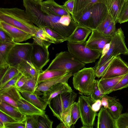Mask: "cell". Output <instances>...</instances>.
Returning <instances> with one entry per match:
<instances>
[{
    "label": "cell",
    "instance_id": "1",
    "mask_svg": "<svg viewBox=\"0 0 128 128\" xmlns=\"http://www.w3.org/2000/svg\"><path fill=\"white\" fill-rule=\"evenodd\" d=\"M0 20L24 30L32 37L39 28L32 22L25 10L16 7L0 8Z\"/></svg>",
    "mask_w": 128,
    "mask_h": 128
},
{
    "label": "cell",
    "instance_id": "2",
    "mask_svg": "<svg viewBox=\"0 0 128 128\" xmlns=\"http://www.w3.org/2000/svg\"><path fill=\"white\" fill-rule=\"evenodd\" d=\"M85 66V64L78 60L68 51H62L56 54L46 70L66 71L73 75Z\"/></svg>",
    "mask_w": 128,
    "mask_h": 128
},
{
    "label": "cell",
    "instance_id": "3",
    "mask_svg": "<svg viewBox=\"0 0 128 128\" xmlns=\"http://www.w3.org/2000/svg\"><path fill=\"white\" fill-rule=\"evenodd\" d=\"M73 76L72 83L74 88L80 94L90 95L93 92L96 81L94 68L84 67Z\"/></svg>",
    "mask_w": 128,
    "mask_h": 128
},
{
    "label": "cell",
    "instance_id": "4",
    "mask_svg": "<svg viewBox=\"0 0 128 128\" xmlns=\"http://www.w3.org/2000/svg\"><path fill=\"white\" fill-rule=\"evenodd\" d=\"M124 32L121 28H119L112 38L107 52L103 56L100 58L93 67L94 70L113 57H116L121 54H128V48L126 46Z\"/></svg>",
    "mask_w": 128,
    "mask_h": 128
},
{
    "label": "cell",
    "instance_id": "5",
    "mask_svg": "<svg viewBox=\"0 0 128 128\" xmlns=\"http://www.w3.org/2000/svg\"><path fill=\"white\" fill-rule=\"evenodd\" d=\"M68 50L81 62L88 64L94 62L102 52L88 46L86 42L81 43L67 42Z\"/></svg>",
    "mask_w": 128,
    "mask_h": 128
},
{
    "label": "cell",
    "instance_id": "6",
    "mask_svg": "<svg viewBox=\"0 0 128 128\" xmlns=\"http://www.w3.org/2000/svg\"><path fill=\"white\" fill-rule=\"evenodd\" d=\"M77 95L73 91L64 92L53 98L48 104L54 116L61 122L63 114L74 103Z\"/></svg>",
    "mask_w": 128,
    "mask_h": 128
},
{
    "label": "cell",
    "instance_id": "7",
    "mask_svg": "<svg viewBox=\"0 0 128 128\" xmlns=\"http://www.w3.org/2000/svg\"><path fill=\"white\" fill-rule=\"evenodd\" d=\"M95 102L90 95L86 96L81 94L78 97V102L80 109V119L82 126L81 128H93L96 112L92 109V106Z\"/></svg>",
    "mask_w": 128,
    "mask_h": 128
},
{
    "label": "cell",
    "instance_id": "8",
    "mask_svg": "<svg viewBox=\"0 0 128 128\" xmlns=\"http://www.w3.org/2000/svg\"><path fill=\"white\" fill-rule=\"evenodd\" d=\"M32 43H16L10 50L7 61L9 66L16 67L22 60L30 61Z\"/></svg>",
    "mask_w": 128,
    "mask_h": 128
},
{
    "label": "cell",
    "instance_id": "9",
    "mask_svg": "<svg viewBox=\"0 0 128 128\" xmlns=\"http://www.w3.org/2000/svg\"><path fill=\"white\" fill-rule=\"evenodd\" d=\"M30 61L37 68L42 70L49 61L48 48L51 44H41L33 42Z\"/></svg>",
    "mask_w": 128,
    "mask_h": 128
},
{
    "label": "cell",
    "instance_id": "10",
    "mask_svg": "<svg viewBox=\"0 0 128 128\" xmlns=\"http://www.w3.org/2000/svg\"><path fill=\"white\" fill-rule=\"evenodd\" d=\"M128 72V64L119 55L114 58L106 73L100 79L120 76Z\"/></svg>",
    "mask_w": 128,
    "mask_h": 128
},
{
    "label": "cell",
    "instance_id": "11",
    "mask_svg": "<svg viewBox=\"0 0 128 128\" xmlns=\"http://www.w3.org/2000/svg\"><path fill=\"white\" fill-rule=\"evenodd\" d=\"M112 38L104 35L96 29L92 30L90 35L86 42V45L90 48L102 52L107 44L110 42Z\"/></svg>",
    "mask_w": 128,
    "mask_h": 128
},
{
    "label": "cell",
    "instance_id": "12",
    "mask_svg": "<svg viewBox=\"0 0 128 128\" xmlns=\"http://www.w3.org/2000/svg\"><path fill=\"white\" fill-rule=\"evenodd\" d=\"M90 10V21L91 28L96 29L108 14L106 4L97 3L89 7Z\"/></svg>",
    "mask_w": 128,
    "mask_h": 128
},
{
    "label": "cell",
    "instance_id": "13",
    "mask_svg": "<svg viewBox=\"0 0 128 128\" xmlns=\"http://www.w3.org/2000/svg\"><path fill=\"white\" fill-rule=\"evenodd\" d=\"M0 28L6 32L16 43L26 40L32 37L31 34L24 30L1 20Z\"/></svg>",
    "mask_w": 128,
    "mask_h": 128
},
{
    "label": "cell",
    "instance_id": "14",
    "mask_svg": "<svg viewBox=\"0 0 128 128\" xmlns=\"http://www.w3.org/2000/svg\"><path fill=\"white\" fill-rule=\"evenodd\" d=\"M42 10L46 14L61 16L70 14L63 5H60L54 0H46L40 2Z\"/></svg>",
    "mask_w": 128,
    "mask_h": 128
},
{
    "label": "cell",
    "instance_id": "15",
    "mask_svg": "<svg viewBox=\"0 0 128 128\" xmlns=\"http://www.w3.org/2000/svg\"><path fill=\"white\" fill-rule=\"evenodd\" d=\"M17 68L20 72L28 79L38 80L39 74L43 71L37 68L30 60H22L18 64Z\"/></svg>",
    "mask_w": 128,
    "mask_h": 128
},
{
    "label": "cell",
    "instance_id": "16",
    "mask_svg": "<svg viewBox=\"0 0 128 128\" xmlns=\"http://www.w3.org/2000/svg\"><path fill=\"white\" fill-rule=\"evenodd\" d=\"M22 97L19 90L15 86L0 91V101L17 108V102Z\"/></svg>",
    "mask_w": 128,
    "mask_h": 128
},
{
    "label": "cell",
    "instance_id": "17",
    "mask_svg": "<svg viewBox=\"0 0 128 128\" xmlns=\"http://www.w3.org/2000/svg\"><path fill=\"white\" fill-rule=\"evenodd\" d=\"M72 91L67 82H60L54 85L48 90L43 92L42 98L48 104L52 99L59 94Z\"/></svg>",
    "mask_w": 128,
    "mask_h": 128
},
{
    "label": "cell",
    "instance_id": "18",
    "mask_svg": "<svg viewBox=\"0 0 128 128\" xmlns=\"http://www.w3.org/2000/svg\"><path fill=\"white\" fill-rule=\"evenodd\" d=\"M92 30L90 28L78 25L72 33L66 39V41L74 43L85 42Z\"/></svg>",
    "mask_w": 128,
    "mask_h": 128
},
{
    "label": "cell",
    "instance_id": "19",
    "mask_svg": "<svg viewBox=\"0 0 128 128\" xmlns=\"http://www.w3.org/2000/svg\"><path fill=\"white\" fill-rule=\"evenodd\" d=\"M98 128H116V120L112 116L107 109L102 107L98 114Z\"/></svg>",
    "mask_w": 128,
    "mask_h": 128
},
{
    "label": "cell",
    "instance_id": "20",
    "mask_svg": "<svg viewBox=\"0 0 128 128\" xmlns=\"http://www.w3.org/2000/svg\"><path fill=\"white\" fill-rule=\"evenodd\" d=\"M18 107L20 112L24 115H41L45 114V110L36 107L25 99L22 96L17 102Z\"/></svg>",
    "mask_w": 128,
    "mask_h": 128
},
{
    "label": "cell",
    "instance_id": "21",
    "mask_svg": "<svg viewBox=\"0 0 128 128\" xmlns=\"http://www.w3.org/2000/svg\"><path fill=\"white\" fill-rule=\"evenodd\" d=\"M73 76L71 73H69L63 76L56 77L41 82L38 84L35 91L44 92L54 85L62 82H67L69 78Z\"/></svg>",
    "mask_w": 128,
    "mask_h": 128
},
{
    "label": "cell",
    "instance_id": "22",
    "mask_svg": "<svg viewBox=\"0 0 128 128\" xmlns=\"http://www.w3.org/2000/svg\"><path fill=\"white\" fill-rule=\"evenodd\" d=\"M0 110L10 116L18 122H25L26 116L23 114L17 108L0 101Z\"/></svg>",
    "mask_w": 128,
    "mask_h": 128
},
{
    "label": "cell",
    "instance_id": "23",
    "mask_svg": "<svg viewBox=\"0 0 128 128\" xmlns=\"http://www.w3.org/2000/svg\"><path fill=\"white\" fill-rule=\"evenodd\" d=\"M19 91L22 96L27 100L38 108L45 110L48 104L42 98L40 97L35 93Z\"/></svg>",
    "mask_w": 128,
    "mask_h": 128
},
{
    "label": "cell",
    "instance_id": "24",
    "mask_svg": "<svg viewBox=\"0 0 128 128\" xmlns=\"http://www.w3.org/2000/svg\"><path fill=\"white\" fill-rule=\"evenodd\" d=\"M124 75L115 77L100 79L98 80V85L101 92L104 95L108 94V92L117 84Z\"/></svg>",
    "mask_w": 128,
    "mask_h": 128
},
{
    "label": "cell",
    "instance_id": "25",
    "mask_svg": "<svg viewBox=\"0 0 128 128\" xmlns=\"http://www.w3.org/2000/svg\"><path fill=\"white\" fill-rule=\"evenodd\" d=\"M16 42H0V70H6L9 66L7 60L11 49Z\"/></svg>",
    "mask_w": 128,
    "mask_h": 128
},
{
    "label": "cell",
    "instance_id": "26",
    "mask_svg": "<svg viewBox=\"0 0 128 128\" xmlns=\"http://www.w3.org/2000/svg\"><path fill=\"white\" fill-rule=\"evenodd\" d=\"M124 0H106V4L108 13L116 23Z\"/></svg>",
    "mask_w": 128,
    "mask_h": 128
},
{
    "label": "cell",
    "instance_id": "27",
    "mask_svg": "<svg viewBox=\"0 0 128 128\" xmlns=\"http://www.w3.org/2000/svg\"><path fill=\"white\" fill-rule=\"evenodd\" d=\"M108 106L107 108L112 116L115 120L117 119L121 114L123 107L118 102L116 97L107 96Z\"/></svg>",
    "mask_w": 128,
    "mask_h": 128
},
{
    "label": "cell",
    "instance_id": "28",
    "mask_svg": "<svg viewBox=\"0 0 128 128\" xmlns=\"http://www.w3.org/2000/svg\"><path fill=\"white\" fill-rule=\"evenodd\" d=\"M69 73L70 72L64 70H45L39 74L37 80L38 84L42 82L63 76Z\"/></svg>",
    "mask_w": 128,
    "mask_h": 128
},
{
    "label": "cell",
    "instance_id": "29",
    "mask_svg": "<svg viewBox=\"0 0 128 128\" xmlns=\"http://www.w3.org/2000/svg\"><path fill=\"white\" fill-rule=\"evenodd\" d=\"M19 72L16 67L9 66L2 77L0 79V88L3 86Z\"/></svg>",
    "mask_w": 128,
    "mask_h": 128
},
{
    "label": "cell",
    "instance_id": "30",
    "mask_svg": "<svg viewBox=\"0 0 128 128\" xmlns=\"http://www.w3.org/2000/svg\"><path fill=\"white\" fill-rule=\"evenodd\" d=\"M128 22V0H124L118 16L117 22L120 24Z\"/></svg>",
    "mask_w": 128,
    "mask_h": 128
},
{
    "label": "cell",
    "instance_id": "31",
    "mask_svg": "<svg viewBox=\"0 0 128 128\" xmlns=\"http://www.w3.org/2000/svg\"><path fill=\"white\" fill-rule=\"evenodd\" d=\"M37 80L34 79H28L24 85L18 89L19 91L34 93L38 84Z\"/></svg>",
    "mask_w": 128,
    "mask_h": 128
},
{
    "label": "cell",
    "instance_id": "32",
    "mask_svg": "<svg viewBox=\"0 0 128 128\" xmlns=\"http://www.w3.org/2000/svg\"><path fill=\"white\" fill-rule=\"evenodd\" d=\"M53 122L45 114L39 115L38 128H52Z\"/></svg>",
    "mask_w": 128,
    "mask_h": 128
},
{
    "label": "cell",
    "instance_id": "33",
    "mask_svg": "<svg viewBox=\"0 0 128 128\" xmlns=\"http://www.w3.org/2000/svg\"><path fill=\"white\" fill-rule=\"evenodd\" d=\"M34 37L51 44H57L56 42L46 32L40 28H39Z\"/></svg>",
    "mask_w": 128,
    "mask_h": 128
},
{
    "label": "cell",
    "instance_id": "34",
    "mask_svg": "<svg viewBox=\"0 0 128 128\" xmlns=\"http://www.w3.org/2000/svg\"><path fill=\"white\" fill-rule=\"evenodd\" d=\"M46 32L56 42L60 43L66 41V39L60 34L49 28H40Z\"/></svg>",
    "mask_w": 128,
    "mask_h": 128
},
{
    "label": "cell",
    "instance_id": "35",
    "mask_svg": "<svg viewBox=\"0 0 128 128\" xmlns=\"http://www.w3.org/2000/svg\"><path fill=\"white\" fill-rule=\"evenodd\" d=\"M128 87V72L124 74L117 84L108 92V94L113 91L121 90Z\"/></svg>",
    "mask_w": 128,
    "mask_h": 128
},
{
    "label": "cell",
    "instance_id": "36",
    "mask_svg": "<svg viewBox=\"0 0 128 128\" xmlns=\"http://www.w3.org/2000/svg\"><path fill=\"white\" fill-rule=\"evenodd\" d=\"M116 128H128V112L123 113L116 120Z\"/></svg>",
    "mask_w": 128,
    "mask_h": 128
},
{
    "label": "cell",
    "instance_id": "37",
    "mask_svg": "<svg viewBox=\"0 0 128 128\" xmlns=\"http://www.w3.org/2000/svg\"><path fill=\"white\" fill-rule=\"evenodd\" d=\"M39 115L26 116V128H38V120Z\"/></svg>",
    "mask_w": 128,
    "mask_h": 128
},
{
    "label": "cell",
    "instance_id": "38",
    "mask_svg": "<svg viewBox=\"0 0 128 128\" xmlns=\"http://www.w3.org/2000/svg\"><path fill=\"white\" fill-rule=\"evenodd\" d=\"M73 104L63 114L62 122L66 128H70L72 124L71 118V110Z\"/></svg>",
    "mask_w": 128,
    "mask_h": 128
},
{
    "label": "cell",
    "instance_id": "39",
    "mask_svg": "<svg viewBox=\"0 0 128 128\" xmlns=\"http://www.w3.org/2000/svg\"><path fill=\"white\" fill-rule=\"evenodd\" d=\"M114 57H112L99 68L94 70L96 77L98 78L102 77L104 74L110 64Z\"/></svg>",
    "mask_w": 128,
    "mask_h": 128
},
{
    "label": "cell",
    "instance_id": "40",
    "mask_svg": "<svg viewBox=\"0 0 128 128\" xmlns=\"http://www.w3.org/2000/svg\"><path fill=\"white\" fill-rule=\"evenodd\" d=\"M71 115L72 124L74 125L80 117V111L78 102H74L73 104Z\"/></svg>",
    "mask_w": 128,
    "mask_h": 128
},
{
    "label": "cell",
    "instance_id": "41",
    "mask_svg": "<svg viewBox=\"0 0 128 128\" xmlns=\"http://www.w3.org/2000/svg\"><path fill=\"white\" fill-rule=\"evenodd\" d=\"M112 20V17L108 13L105 18L96 29L99 32L102 33Z\"/></svg>",
    "mask_w": 128,
    "mask_h": 128
},
{
    "label": "cell",
    "instance_id": "42",
    "mask_svg": "<svg viewBox=\"0 0 128 128\" xmlns=\"http://www.w3.org/2000/svg\"><path fill=\"white\" fill-rule=\"evenodd\" d=\"M116 24L112 20L102 33V34L105 36L112 38L114 36L116 31Z\"/></svg>",
    "mask_w": 128,
    "mask_h": 128
},
{
    "label": "cell",
    "instance_id": "43",
    "mask_svg": "<svg viewBox=\"0 0 128 128\" xmlns=\"http://www.w3.org/2000/svg\"><path fill=\"white\" fill-rule=\"evenodd\" d=\"M98 80H96L95 85L92 93L90 95L91 98L95 102L98 100L101 99L105 95L100 91L98 85Z\"/></svg>",
    "mask_w": 128,
    "mask_h": 128
},
{
    "label": "cell",
    "instance_id": "44",
    "mask_svg": "<svg viewBox=\"0 0 128 128\" xmlns=\"http://www.w3.org/2000/svg\"><path fill=\"white\" fill-rule=\"evenodd\" d=\"M0 42L14 43L10 36L4 30L0 28Z\"/></svg>",
    "mask_w": 128,
    "mask_h": 128
},
{
    "label": "cell",
    "instance_id": "45",
    "mask_svg": "<svg viewBox=\"0 0 128 128\" xmlns=\"http://www.w3.org/2000/svg\"><path fill=\"white\" fill-rule=\"evenodd\" d=\"M22 76V74L20 72L17 75L9 80L3 86L0 88V91L3 90L11 86H15L18 80Z\"/></svg>",
    "mask_w": 128,
    "mask_h": 128
},
{
    "label": "cell",
    "instance_id": "46",
    "mask_svg": "<svg viewBox=\"0 0 128 128\" xmlns=\"http://www.w3.org/2000/svg\"><path fill=\"white\" fill-rule=\"evenodd\" d=\"M87 0H75L72 18L76 16L82 9Z\"/></svg>",
    "mask_w": 128,
    "mask_h": 128
},
{
    "label": "cell",
    "instance_id": "47",
    "mask_svg": "<svg viewBox=\"0 0 128 128\" xmlns=\"http://www.w3.org/2000/svg\"><path fill=\"white\" fill-rule=\"evenodd\" d=\"M100 3H103L106 4V0H87L84 4L82 9L78 13L77 15L79 13L87 9L94 4Z\"/></svg>",
    "mask_w": 128,
    "mask_h": 128
},
{
    "label": "cell",
    "instance_id": "48",
    "mask_svg": "<svg viewBox=\"0 0 128 128\" xmlns=\"http://www.w3.org/2000/svg\"><path fill=\"white\" fill-rule=\"evenodd\" d=\"M0 120L4 123L18 122L17 121L8 115L0 110Z\"/></svg>",
    "mask_w": 128,
    "mask_h": 128
},
{
    "label": "cell",
    "instance_id": "49",
    "mask_svg": "<svg viewBox=\"0 0 128 128\" xmlns=\"http://www.w3.org/2000/svg\"><path fill=\"white\" fill-rule=\"evenodd\" d=\"M5 128H26V122H18L5 124Z\"/></svg>",
    "mask_w": 128,
    "mask_h": 128
},
{
    "label": "cell",
    "instance_id": "50",
    "mask_svg": "<svg viewBox=\"0 0 128 128\" xmlns=\"http://www.w3.org/2000/svg\"><path fill=\"white\" fill-rule=\"evenodd\" d=\"M75 0H67L63 5L72 16L73 14Z\"/></svg>",
    "mask_w": 128,
    "mask_h": 128
},
{
    "label": "cell",
    "instance_id": "51",
    "mask_svg": "<svg viewBox=\"0 0 128 128\" xmlns=\"http://www.w3.org/2000/svg\"><path fill=\"white\" fill-rule=\"evenodd\" d=\"M28 79L26 77L22 75L18 80L15 86L18 89L20 88L24 85Z\"/></svg>",
    "mask_w": 128,
    "mask_h": 128
},
{
    "label": "cell",
    "instance_id": "52",
    "mask_svg": "<svg viewBox=\"0 0 128 128\" xmlns=\"http://www.w3.org/2000/svg\"><path fill=\"white\" fill-rule=\"evenodd\" d=\"M102 105L101 100H98L92 104V109L94 112H97L100 110Z\"/></svg>",
    "mask_w": 128,
    "mask_h": 128
},
{
    "label": "cell",
    "instance_id": "53",
    "mask_svg": "<svg viewBox=\"0 0 128 128\" xmlns=\"http://www.w3.org/2000/svg\"><path fill=\"white\" fill-rule=\"evenodd\" d=\"M102 105L106 108H107L108 106V102L107 98V95H105L101 99Z\"/></svg>",
    "mask_w": 128,
    "mask_h": 128
},
{
    "label": "cell",
    "instance_id": "54",
    "mask_svg": "<svg viewBox=\"0 0 128 128\" xmlns=\"http://www.w3.org/2000/svg\"><path fill=\"white\" fill-rule=\"evenodd\" d=\"M110 45V43L107 44L105 45L102 50L100 58L103 56L109 48Z\"/></svg>",
    "mask_w": 128,
    "mask_h": 128
},
{
    "label": "cell",
    "instance_id": "55",
    "mask_svg": "<svg viewBox=\"0 0 128 128\" xmlns=\"http://www.w3.org/2000/svg\"><path fill=\"white\" fill-rule=\"evenodd\" d=\"M56 128H66V127L64 124L61 122L56 127Z\"/></svg>",
    "mask_w": 128,
    "mask_h": 128
},
{
    "label": "cell",
    "instance_id": "56",
    "mask_svg": "<svg viewBox=\"0 0 128 128\" xmlns=\"http://www.w3.org/2000/svg\"><path fill=\"white\" fill-rule=\"evenodd\" d=\"M0 128H5L4 123L1 120H0Z\"/></svg>",
    "mask_w": 128,
    "mask_h": 128
},
{
    "label": "cell",
    "instance_id": "57",
    "mask_svg": "<svg viewBox=\"0 0 128 128\" xmlns=\"http://www.w3.org/2000/svg\"><path fill=\"white\" fill-rule=\"evenodd\" d=\"M39 2H42V1L43 0H36Z\"/></svg>",
    "mask_w": 128,
    "mask_h": 128
}]
</instances>
